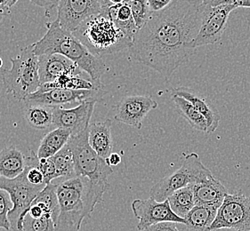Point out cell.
Masks as SVG:
<instances>
[{
  "mask_svg": "<svg viewBox=\"0 0 250 231\" xmlns=\"http://www.w3.org/2000/svg\"><path fill=\"white\" fill-rule=\"evenodd\" d=\"M204 9L202 0H172L164 10L152 13L137 31L129 48L131 55L170 78L195 53L191 45L200 31Z\"/></svg>",
  "mask_w": 250,
  "mask_h": 231,
  "instance_id": "obj_1",
  "label": "cell"
},
{
  "mask_svg": "<svg viewBox=\"0 0 250 231\" xmlns=\"http://www.w3.org/2000/svg\"><path fill=\"white\" fill-rule=\"evenodd\" d=\"M106 191L81 176L57 183L59 214L55 231H80L82 222L90 218L96 205L103 201Z\"/></svg>",
  "mask_w": 250,
  "mask_h": 231,
  "instance_id": "obj_2",
  "label": "cell"
},
{
  "mask_svg": "<svg viewBox=\"0 0 250 231\" xmlns=\"http://www.w3.org/2000/svg\"><path fill=\"white\" fill-rule=\"evenodd\" d=\"M46 33L33 45L37 56L44 55H61L73 61L82 71L86 72L90 80L102 84L101 77L107 71L104 60L94 56L73 33L61 28L59 21L45 23Z\"/></svg>",
  "mask_w": 250,
  "mask_h": 231,
  "instance_id": "obj_3",
  "label": "cell"
},
{
  "mask_svg": "<svg viewBox=\"0 0 250 231\" xmlns=\"http://www.w3.org/2000/svg\"><path fill=\"white\" fill-rule=\"evenodd\" d=\"M73 34L90 53L100 58L129 49L133 42L117 28L105 14L92 17Z\"/></svg>",
  "mask_w": 250,
  "mask_h": 231,
  "instance_id": "obj_4",
  "label": "cell"
},
{
  "mask_svg": "<svg viewBox=\"0 0 250 231\" xmlns=\"http://www.w3.org/2000/svg\"><path fill=\"white\" fill-rule=\"evenodd\" d=\"M12 67L2 71L3 85L8 95L17 101H25L28 96L39 90L41 86L39 72V56H36L33 45L21 50L16 58H11Z\"/></svg>",
  "mask_w": 250,
  "mask_h": 231,
  "instance_id": "obj_5",
  "label": "cell"
},
{
  "mask_svg": "<svg viewBox=\"0 0 250 231\" xmlns=\"http://www.w3.org/2000/svg\"><path fill=\"white\" fill-rule=\"evenodd\" d=\"M88 130L89 128L80 135L71 136L68 142L73 155L76 175L87 178L95 186L108 190V178L113 169L91 148Z\"/></svg>",
  "mask_w": 250,
  "mask_h": 231,
  "instance_id": "obj_6",
  "label": "cell"
},
{
  "mask_svg": "<svg viewBox=\"0 0 250 231\" xmlns=\"http://www.w3.org/2000/svg\"><path fill=\"white\" fill-rule=\"evenodd\" d=\"M212 176H214L213 173L202 164L199 155L190 153L185 156L179 169L152 186L150 191V197L160 203L166 201L175 191L207 181Z\"/></svg>",
  "mask_w": 250,
  "mask_h": 231,
  "instance_id": "obj_7",
  "label": "cell"
},
{
  "mask_svg": "<svg viewBox=\"0 0 250 231\" xmlns=\"http://www.w3.org/2000/svg\"><path fill=\"white\" fill-rule=\"evenodd\" d=\"M45 186H35L27 180L25 172L13 180L0 177V189L6 191L13 203V209L8 213L11 230L21 231L23 218L29 211L31 204Z\"/></svg>",
  "mask_w": 250,
  "mask_h": 231,
  "instance_id": "obj_8",
  "label": "cell"
},
{
  "mask_svg": "<svg viewBox=\"0 0 250 231\" xmlns=\"http://www.w3.org/2000/svg\"><path fill=\"white\" fill-rule=\"evenodd\" d=\"M111 4L112 1L106 0H59L56 20L62 30L74 33L92 17L108 15Z\"/></svg>",
  "mask_w": 250,
  "mask_h": 231,
  "instance_id": "obj_9",
  "label": "cell"
},
{
  "mask_svg": "<svg viewBox=\"0 0 250 231\" xmlns=\"http://www.w3.org/2000/svg\"><path fill=\"white\" fill-rule=\"evenodd\" d=\"M205 9L203 12L200 31L191 47L197 49L203 45H212L220 41L224 35L230 13L235 10V0H224L222 5H211L203 0Z\"/></svg>",
  "mask_w": 250,
  "mask_h": 231,
  "instance_id": "obj_10",
  "label": "cell"
},
{
  "mask_svg": "<svg viewBox=\"0 0 250 231\" xmlns=\"http://www.w3.org/2000/svg\"><path fill=\"white\" fill-rule=\"evenodd\" d=\"M250 231V197L242 193L227 194L219 207L211 230Z\"/></svg>",
  "mask_w": 250,
  "mask_h": 231,
  "instance_id": "obj_11",
  "label": "cell"
},
{
  "mask_svg": "<svg viewBox=\"0 0 250 231\" xmlns=\"http://www.w3.org/2000/svg\"><path fill=\"white\" fill-rule=\"evenodd\" d=\"M132 210L139 221L137 229L144 231L152 225L162 222H175L185 224V219L177 216L171 209L168 200L157 202L152 197L147 199H135L132 203Z\"/></svg>",
  "mask_w": 250,
  "mask_h": 231,
  "instance_id": "obj_12",
  "label": "cell"
},
{
  "mask_svg": "<svg viewBox=\"0 0 250 231\" xmlns=\"http://www.w3.org/2000/svg\"><path fill=\"white\" fill-rule=\"evenodd\" d=\"M158 108V102L150 96H128L117 104L114 119L141 129L149 112Z\"/></svg>",
  "mask_w": 250,
  "mask_h": 231,
  "instance_id": "obj_13",
  "label": "cell"
},
{
  "mask_svg": "<svg viewBox=\"0 0 250 231\" xmlns=\"http://www.w3.org/2000/svg\"><path fill=\"white\" fill-rule=\"evenodd\" d=\"M96 101H85L72 109L62 107L54 108V123L57 128L70 131L71 136L78 135L89 128L91 117L94 113Z\"/></svg>",
  "mask_w": 250,
  "mask_h": 231,
  "instance_id": "obj_14",
  "label": "cell"
},
{
  "mask_svg": "<svg viewBox=\"0 0 250 231\" xmlns=\"http://www.w3.org/2000/svg\"><path fill=\"white\" fill-rule=\"evenodd\" d=\"M104 91L53 89L41 93L37 91L25 99L26 104H40L48 107H62L68 103L85 101H97L103 96Z\"/></svg>",
  "mask_w": 250,
  "mask_h": 231,
  "instance_id": "obj_15",
  "label": "cell"
},
{
  "mask_svg": "<svg viewBox=\"0 0 250 231\" xmlns=\"http://www.w3.org/2000/svg\"><path fill=\"white\" fill-rule=\"evenodd\" d=\"M39 72L42 86L54 82L62 76H79L82 71L64 56L44 55L39 56Z\"/></svg>",
  "mask_w": 250,
  "mask_h": 231,
  "instance_id": "obj_16",
  "label": "cell"
},
{
  "mask_svg": "<svg viewBox=\"0 0 250 231\" xmlns=\"http://www.w3.org/2000/svg\"><path fill=\"white\" fill-rule=\"evenodd\" d=\"M172 96H180L190 102L197 111L204 116L208 124V134L214 133L219 126L221 116L213 102L202 96L200 92L189 87H177L172 91Z\"/></svg>",
  "mask_w": 250,
  "mask_h": 231,
  "instance_id": "obj_17",
  "label": "cell"
},
{
  "mask_svg": "<svg viewBox=\"0 0 250 231\" xmlns=\"http://www.w3.org/2000/svg\"><path fill=\"white\" fill-rule=\"evenodd\" d=\"M196 206H210L219 209L228 194L225 187L215 176L193 185Z\"/></svg>",
  "mask_w": 250,
  "mask_h": 231,
  "instance_id": "obj_18",
  "label": "cell"
},
{
  "mask_svg": "<svg viewBox=\"0 0 250 231\" xmlns=\"http://www.w3.org/2000/svg\"><path fill=\"white\" fill-rule=\"evenodd\" d=\"M112 121L106 119L91 124L88 130V141L91 148L106 160L112 153V136H111Z\"/></svg>",
  "mask_w": 250,
  "mask_h": 231,
  "instance_id": "obj_19",
  "label": "cell"
},
{
  "mask_svg": "<svg viewBox=\"0 0 250 231\" xmlns=\"http://www.w3.org/2000/svg\"><path fill=\"white\" fill-rule=\"evenodd\" d=\"M218 209L210 206H195L185 217V224L176 223L180 231H214L211 226Z\"/></svg>",
  "mask_w": 250,
  "mask_h": 231,
  "instance_id": "obj_20",
  "label": "cell"
},
{
  "mask_svg": "<svg viewBox=\"0 0 250 231\" xmlns=\"http://www.w3.org/2000/svg\"><path fill=\"white\" fill-rule=\"evenodd\" d=\"M26 157L15 146L0 151V177L13 180L21 175L26 167Z\"/></svg>",
  "mask_w": 250,
  "mask_h": 231,
  "instance_id": "obj_21",
  "label": "cell"
},
{
  "mask_svg": "<svg viewBox=\"0 0 250 231\" xmlns=\"http://www.w3.org/2000/svg\"><path fill=\"white\" fill-rule=\"evenodd\" d=\"M108 16L111 21L119 28L127 38L133 41L138 29L136 28L133 18L130 6L126 1H112L108 10Z\"/></svg>",
  "mask_w": 250,
  "mask_h": 231,
  "instance_id": "obj_22",
  "label": "cell"
},
{
  "mask_svg": "<svg viewBox=\"0 0 250 231\" xmlns=\"http://www.w3.org/2000/svg\"><path fill=\"white\" fill-rule=\"evenodd\" d=\"M71 133L70 131L57 127L47 135H45L41 141L39 150L37 152L38 157L51 158L62 151L70 141Z\"/></svg>",
  "mask_w": 250,
  "mask_h": 231,
  "instance_id": "obj_23",
  "label": "cell"
},
{
  "mask_svg": "<svg viewBox=\"0 0 250 231\" xmlns=\"http://www.w3.org/2000/svg\"><path fill=\"white\" fill-rule=\"evenodd\" d=\"M104 84H97L93 81L86 80L79 77V76H62L58 79L40 86L39 92L45 93L53 89H68V90L104 91Z\"/></svg>",
  "mask_w": 250,
  "mask_h": 231,
  "instance_id": "obj_24",
  "label": "cell"
},
{
  "mask_svg": "<svg viewBox=\"0 0 250 231\" xmlns=\"http://www.w3.org/2000/svg\"><path fill=\"white\" fill-rule=\"evenodd\" d=\"M167 200L169 202L172 211L182 219H185L187 214L196 206L193 193V185L185 187L179 191H175Z\"/></svg>",
  "mask_w": 250,
  "mask_h": 231,
  "instance_id": "obj_25",
  "label": "cell"
},
{
  "mask_svg": "<svg viewBox=\"0 0 250 231\" xmlns=\"http://www.w3.org/2000/svg\"><path fill=\"white\" fill-rule=\"evenodd\" d=\"M25 118L36 129H46L54 123V108L40 104H27Z\"/></svg>",
  "mask_w": 250,
  "mask_h": 231,
  "instance_id": "obj_26",
  "label": "cell"
},
{
  "mask_svg": "<svg viewBox=\"0 0 250 231\" xmlns=\"http://www.w3.org/2000/svg\"><path fill=\"white\" fill-rule=\"evenodd\" d=\"M172 100L175 109L189 122L190 126L196 130L206 132L208 130V124L204 116L196 110L193 105L180 96H172Z\"/></svg>",
  "mask_w": 250,
  "mask_h": 231,
  "instance_id": "obj_27",
  "label": "cell"
},
{
  "mask_svg": "<svg viewBox=\"0 0 250 231\" xmlns=\"http://www.w3.org/2000/svg\"><path fill=\"white\" fill-rule=\"evenodd\" d=\"M52 158L55 163L57 179L63 178L65 180L76 176L73 155L68 144Z\"/></svg>",
  "mask_w": 250,
  "mask_h": 231,
  "instance_id": "obj_28",
  "label": "cell"
},
{
  "mask_svg": "<svg viewBox=\"0 0 250 231\" xmlns=\"http://www.w3.org/2000/svg\"><path fill=\"white\" fill-rule=\"evenodd\" d=\"M55 222L56 220L52 215L34 219L26 213L21 231H55Z\"/></svg>",
  "mask_w": 250,
  "mask_h": 231,
  "instance_id": "obj_29",
  "label": "cell"
},
{
  "mask_svg": "<svg viewBox=\"0 0 250 231\" xmlns=\"http://www.w3.org/2000/svg\"><path fill=\"white\" fill-rule=\"evenodd\" d=\"M126 2L130 6L136 28L138 30H141L148 22V20H150V16L152 14L148 4V1L129 0Z\"/></svg>",
  "mask_w": 250,
  "mask_h": 231,
  "instance_id": "obj_30",
  "label": "cell"
},
{
  "mask_svg": "<svg viewBox=\"0 0 250 231\" xmlns=\"http://www.w3.org/2000/svg\"><path fill=\"white\" fill-rule=\"evenodd\" d=\"M13 209V203L9 194L0 189V229L10 231L11 225L8 220V213Z\"/></svg>",
  "mask_w": 250,
  "mask_h": 231,
  "instance_id": "obj_31",
  "label": "cell"
},
{
  "mask_svg": "<svg viewBox=\"0 0 250 231\" xmlns=\"http://www.w3.org/2000/svg\"><path fill=\"white\" fill-rule=\"evenodd\" d=\"M39 168L45 177V183L50 184L52 181L57 179L56 169L53 158H41L39 160Z\"/></svg>",
  "mask_w": 250,
  "mask_h": 231,
  "instance_id": "obj_32",
  "label": "cell"
},
{
  "mask_svg": "<svg viewBox=\"0 0 250 231\" xmlns=\"http://www.w3.org/2000/svg\"><path fill=\"white\" fill-rule=\"evenodd\" d=\"M144 231H180L175 222H162L152 225Z\"/></svg>",
  "mask_w": 250,
  "mask_h": 231,
  "instance_id": "obj_33",
  "label": "cell"
},
{
  "mask_svg": "<svg viewBox=\"0 0 250 231\" xmlns=\"http://www.w3.org/2000/svg\"><path fill=\"white\" fill-rule=\"evenodd\" d=\"M172 0H150L148 4L151 13H158L164 10L167 6L170 5Z\"/></svg>",
  "mask_w": 250,
  "mask_h": 231,
  "instance_id": "obj_34",
  "label": "cell"
},
{
  "mask_svg": "<svg viewBox=\"0 0 250 231\" xmlns=\"http://www.w3.org/2000/svg\"><path fill=\"white\" fill-rule=\"evenodd\" d=\"M32 4L36 5H39L40 7H43L45 10V15L47 17H50V12L54 8H57L58 5V1L55 0H50V1H45V0H40V1H31Z\"/></svg>",
  "mask_w": 250,
  "mask_h": 231,
  "instance_id": "obj_35",
  "label": "cell"
},
{
  "mask_svg": "<svg viewBox=\"0 0 250 231\" xmlns=\"http://www.w3.org/2000/svg\"><path fill=\"white\" fill-rule=\"evenodd\" d=\"M17 3L16 0H0V20L10 13V9Z\"/></svg>",
  "mask_w": 250,
  "mask_h": 231,
  "instance_id": "obj_36",
  "label": "cell"
},
{
  "mask_svg": "<svg viewBox=\"0 0 250 231\" xmlns=\"http://www.w3.org/2000/svg\"><path fill=\"white\" fill-rule=\"evenodd\" d=\"M121 162V156L118 153H111L110 156L106 159V163L111 166H119Z\"/></svg>",
  "mask_w": 250,
  "mask_h": 231,
  "instance_id": "obj_37",
  "label": "cell"
},
{
  "mask_svg": "<svg viewBox=\"0 0 250 231\" xmlns=\"http://www.w3.org/2000/svg\"><path fill=\"white\" fill-rule=\"evenodd\" d=\"M235 5L237 7L250 8V0H235Z\"/></svg>",
  "mask_w": 250,
  "mask_h": 231,
  "instance_id": "obj_38",
  "label": "cell"
},
{
  "mask_svg": "<svg viewBox=\"0 0 250 231\" xmlns=\"http://www.w3.org/2000/svg\"><path fill=\"white\" fill-rule=\"evenodd\" d=\"M2 65H3V60H2L1 57H0V68L2 67Z\"/></svg>",
  "mask_w": 250,
  "mask_h": 231,
  "instance_id": "obj_39",
  "label": "cell"
},
{
  "mask_svg": "<svg viewBox=\"0 0 250 231\" xmlns=\"http://www.w3.org/2000/svg\"><path fill=\"white\" fill-rule=\"evenodd\" d=\"M0 21H1V20H0Z\"/></svg>",
  "mask_w": 250,
  "mask_h": 231,
  "instance_id": "obj_40",
  "label": "cell"
}]
</instances>
